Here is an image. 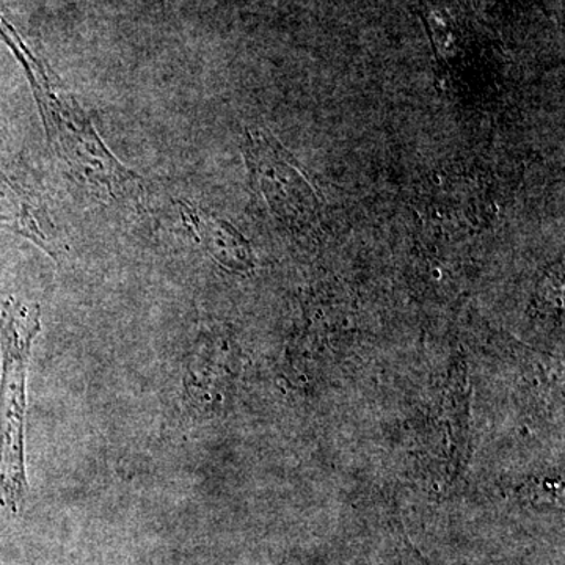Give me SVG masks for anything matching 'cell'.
<instances>
[{"mask_svg": "<svg viewBox=\"0 0 565 565\" xmlns=\"http://www.w3.org/2000/svg\"><path fill=\"white\" fill-rule=\"evenodd\" d=\"M40 307L10 297L0 315V503L17 512L28 490L24 471L25 373L40 333Z\"/></svg>", "mask_w": 565, "mask_h": 565, "instance_id": "6da1fadb", "label": "cell"}, {"mask_svg": "<svg viewBox=\"0 0 565 565\" xmlns=\"http://www.w3.org/2000/svg\"><path fill=\"white\" fill-rule=\"evenodd\" d=\"M248 166L259 192L277 214L313 217L319 199L299 167L275 141L263 134L248 139Z\"/></svg>", "mask_w": 565, "mask_h": 565, "instance_id": "7a4b0ae2", "label": "cell"}, {"mask_svg": "<svg viewBox=\"0 0 565 565\" xmlns=\"http://www.w3.org/2000/svg\"><path fill=\"white\" fill-rule=\"evenodd\" d=\"M182 221L223 266L233 270L252 267V253L247 241L230 223L215 218L191 204L180 202Z\"/></svg>", "mask_w": 565, "mask_h": 565, "instance_id": "3957f363", "label": "cell"}, {"mask_svg": "<svg viewBox=\"0 0 565 565\" xmlns=\"http://www.w3.org/2000/svg\"><path fill=\"white\" fill-rule=\"evenodd\" d=\"M0 228L22 234L51 256H57L54 241L44 232V217L28 193L0 177Z\"/></svg>", "mask_w": 565, "mask_h": 565, "instance_id": "277c9868", "label": "cell"}]
</instances>
